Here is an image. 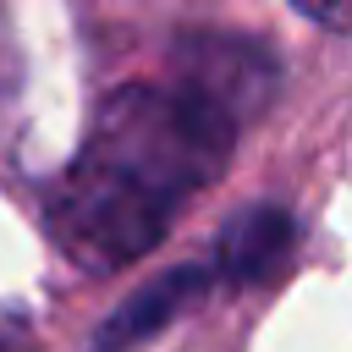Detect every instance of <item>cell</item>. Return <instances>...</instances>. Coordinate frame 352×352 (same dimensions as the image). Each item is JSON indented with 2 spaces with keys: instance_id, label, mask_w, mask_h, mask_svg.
<instances>
[{
  "instance_id": "1",
  "label": "cell",
  "mask_w": 352,
  "mask_h": 352,
  "mask_svg": "<svg viewBox=\"0 0 352 352\" xmlns=\"http://www.w3.org/2000/svg\"><path fill=\"white\" fill-rule=\"evenodd\" d=\"M242 121L187 82L116 88L60 182L50 231L82 270H121L165 242L170 220L226 170Z\"/></svg>"
},
{
  "instance_id": "2",
  "label": "cell",
  "mask_w": 352,
  "mask_h": 352,
  "mask_svg": "<svg viewBox=\"0 0 352 352\" xmlns=\"http://www.w3.org/2000/svg\"><path fill=\"white\" fill-rule=\"evenodd\" d=\"M176 72H182L176 82H187V88L209 94L214 104H226L242 126L264 110V99H270V88H275V60H270L253 38H214V33L182 38Z\"/></svg>"
},
{
  "instance_id": "3",
  "label": "cell",
  "mask_w": 352,
  "mask_h": 352,
  "mask_svg": "<svg viewBox=\"0 0 352 352\" xmlns=\"http://www.w3.org/2000/svg\"><path fill=\"white\" fill-rule=\"evenodd\" d=\"M209 286H214V270H209L204 258L176 264V270H160L154 280H143L132 297H121V302L110 308V319L94 330L88 352H132V346H143V341L160 336L176 314L198 308V297H204Z\"/></svg>"
},
{
  "instance_id": "4",
  "label": "cell",
  "mask_w": 352,
  "mask_h": 352,
  "mask_svg": "<svg viewBox=\"0 0 352 352\" xmlns=\"http://www.w3.org/2000/svg\"><path fill=\"white\" fill-rule=\"evenodd\" d=\"M292 242H297L292 209H280V204H248L214 236V248L204 253V264L214 270V286H258V280H270L292 258Z\"/></svg>"
},
{
  "instance_id": "5",
  "label": "cell",
  "mask_w": 352,
  "mask_h": 352,
  "mask_svg": "<svg viewBox=\"0 0 352 352\" xmlns=\"http://www.w3.org/2000/svg\"><path fill=\"white\" fill-rule=\"evenodd\" d=\"M308 22H319V28H336V33H346L352 28V0H292Z\"/></svg>"
},
{
  "instance_id": "6",
  "label": "cell",
  "mask_w": 352,
  "mask_h": 352,
  "mask_svg": "<svg viewBox=\"0 0 352 352\" xmlns=\"http://www.w3.org/2000/svg\"><path fill=\"white\" fill-rule=\"evenodd\" d=\"M0 352H33V324L22 308H0Z\"/></svg>"
}]
</instances>
